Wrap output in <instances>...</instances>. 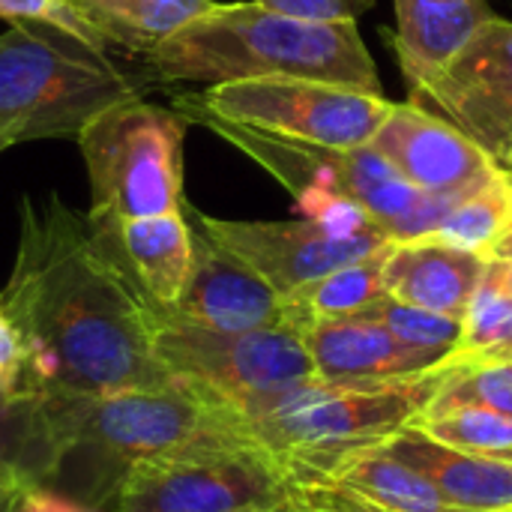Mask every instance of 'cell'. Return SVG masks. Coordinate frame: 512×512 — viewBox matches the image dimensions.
Masks as SVG:
<instances>
[{
    "mask_svg": "<svg viewBox=\"0 0 512 512\" xmlns=\"http://www.w3.org/2000/svg\"><path fill=\"white\" fill-rule=\"evenodd\" d=\"M486 267L489 261L477 252H465L432 237H417L390 246L381 288L399 303L465 318Z\"/></svg>",
    "mask_w": 512,
    "mask_h": 512,
    "instance_id": "cell-16",
    "label": "cell"
},
{
    "mask_svg": "<svg viewBox=\"0 0 512 512\" xmlns=\"http://www.w3.org/2000/svg\"><path fill=\"white\" fill-rule=\"evenodd\" d=\"M510 177H512V174H510Z\"/></svg>",
    "mask_w": 512,
    "mask_h": 512,
    "instance_id": "cell-43",
    "label": "cell"
},
{
    "mask_svg": "<svg viewBox=\"0 0 512 512\" xmlns=\"http://www.w3.org/2000/svg\"><path fill=\"white\" fill-rule=\"evenodd\" d=\"M60 465V447L48 420L45 399L0 423V468L21 471L36 486H48Z\"/></svg>",
    "mask_w": 512,
    "mask_h": 512,
    "instance_id": "cell-26",
    "label": "cell"
},
{
    "mask_svg": "<svg viewBox=\"0 0 512 512\" xmlns=\"http://www.w3.org/2000/svg\"><path fill=\"white\" fill-rule=\"evenodd\" d=\"M369 144L408 183L426 192L474 195L504 171L453 120L435 117L420 102L393 105Z\"/></svg>",
    "mask_w": 512,
    "mask_h": 512,
    "instance_id": "cell-12",
    "label": "cell"
},
{
    "mask_svg": "<svg viewBox=\"0 0 512 512\" xmlns=\"http://www.w3.org/2000/svg\"><path fill=\"white\" fill-rule=\"evenodd\" d=\"M279 512H291V507H282V510H279Z\"/></svg>",
    "mask_w": 512,
    "mask_h": 512,
    "instance_id": "cell-42",
    "label": "cell"
},
{
    "mask_svg": "<svg viewBox=\"0 0 512 512\" xmlns=\"http://www.w3.org/2000/svg\"><path fill=\"white\" fill-rule=\"evenodd\" d=\"M456 354L471 363L512 360V297L489 276H483L468 303Z\"/></svg>",
    "mask_w": 512,
    "mask_h": 512,
    "instance_id": "cell-25",
    "label": "cell"
},
{
    "mask_svg": "<svg viewBox=\"0 0 512 512\" xmlns=\"http://www.w3.org/2000/svg\"><path fill=\"white\" fill-rule=\"evenodd\" d=\"M387 456L426 477L450 504L468 512H512V462L447 447L405 426L378 444Z\"/></svg>",
    "mask_w": 512,
    "mask_h": 512,
    "instance_id": "cell-18",
    "label": "cell"
},
{
    "mask_svg": "<svg viewBox=\"0 0 512 512\" xmlns=\"http://www.w3.org/2000/svg\"><path fill=\"white\" fill-rule=\"evenodd\" d=\"M3 312L27 345L24 390L33 399L159 390L150 303L111 246L57 192L21 201L15 264Z\"/></svg>",
    "mask_w": 512,
    "mask_h": 512,
    "instance_id": "cell-1",
    "label": "cell"
},
{
    "mask_svg": "<svg viewBox=\"0 0 512 512\" xmlns=\"http://www.w3.org/2000/svg\"><path fill=\"white\" fill-rule=\"evenodd\" d=\"M81 512H105V510H93V507H81Z\"/></svg>",
    "mask_w": 512,
    "mask_h": 512,
    "instance_id": "cell-41",
    "label": "cell"
},
{
    "mask_svg": "<svg viewBox=\"0 0 512 512\" xmlns=\"http://www.w3.org/2000/svg\"><path fill=\"white\" fill-rule=\"evenodd\" d=\"M393 105L396 102L375 93L306 78L231 81L201 93H180L174 99L180 114H213L231 123L339 150L369 144L390 117Z\"/></svg>",
    "mask_w": 512,
    "mask_h": 512,
    "instance_id": "cell-8",
    "label": "cell"
},
{
    "mask_svg": "<svg viewBox=\"0 0 512 512\" xmlns=\"http://www.w3.org/2000/svg\"><path fill=\"white\" fill-rule=\"evenodd\" d=\"M24 381H27V345L15 321L0 306V396L24 399L27 396Z\"/></svg>",
    "mask_w": 512,
    "mask_h": 512,
    "instance_id": "cell-33",
    "label": "cell"
},
{
    "mask_svg": "<svg viewBox=\"0 0 512 512\" xmlns=\"http://www.w3.org/2000/svg\"><path fill=\"white\" fill-rule=\"evenodd\" d=\"M321 381H399L444 363L447 351L414 348L369 315L318 321L303 330Z\"/></svg>",
    "mask_w": 512,
    "mask_h": 512,
    "instance_id": "cell-14",
    "label": "cell"
},
{
    "mask_svg": "<svg viewBox=\"0 0 512 512\" xmlns=\"http://www.w3.org/2000/svg\"><path fill=\"white\" fill-rule=\"evenodd\" d=\"M387 243L381 252L339 267L303 288H297L294 294L285 297V315H288V327L294 330H306L318 321H336V318H351L366 312L372 303H378L384 297L381 288V273H384V261L390 255Z\"/></svg>",
    "mask_w": 512,
    "mask_h": 512,
    "instance_id": "cell-21",
    "label": "cell"
},
{
    "mask_svg": "<svg viewBox=\"0 0 512 512\" xmlns=\"http://www.w3.org/2000/svg\"><path fill=\"white\" fill-rule=\"evenodd\" d=\"M489 261H512V231L489 252Z\"/></svg>",
    "mask_w": 512,
    "mask_h": 512,
    "instance_id": "cell-39",
    "label": "cell"
},
{
    "mask_svg": "<svg viewBox=\"0 0 512 512\" xmlns=\"http://www.w3.org/2000/svg\"><path fill=\"white\" fill-rule=\"evenodd\" d=\"M336 483L384 512H468L450 504L426 477L387 456L378 444L321 462L300 483Z\"/></svg>",
    "mask_w": 512,
    "mask_h": 512,
    "instance_id": "cell-19",
    "label": "cell"
},
{
    "mask_svg": "<svg viewBox=\"0 0 512 512\" xmlns=\"http://www.w3.org/2000/svg\"><path fill=\"white\" fill-rule=\"evenodd\" d=\"M486 276H489L492 282H498V285L512 297V261H489Z\"/></svg>",
    "mask_w": 512,
    "mask_h": 512,
    "instance_id": "cell-36",
    "label": "cell"
},
{
    "mask_svg": "<svg viewBox=\"0 0 512 512\" xmlns=\"http://www.w3.org/2000/svg\"><path fill=\"white\" fill-rule=\"evenodd\" d=\"M396 33L390 39L411 93L441 78L471 39L498 18L489 0H393Z\"/></svg>",
    "mask_w": 512,
    "mask_h": 512,
    "instance_id": "cell-17",
    "label": "cell"
},
{
    "mask_svg": "<svg viewBox=\"0 0 512 512\" xmlns=\"http://www.w3.org/2000/svg\"><path fill=\"white\" fill-rule=\"evenodd\" d=\"M27 483H33L30 477H24L21 471H12V468H0V507H3V501H9L21 486H27Z\"/></svg>",
    "mask_w": 512,
    "mask_h": 512,
    "instance_id": "cell-35",
    "label": "cell"
},
{
    "mask_svg": "<svg viewBox=\"0 0 512 512\" xmlns=\"http://www.w3.org/2000/svg\"><path fill=\"white\" fill-rule=\"evenodd\" d=\"M138 63L153 84L306 78L384 93L375 57L354 21H303L258 0L216 3Z\"/></svg>",
    "mask_w": 512,
    "mask_h": 512,
    "instance_id": "cell-2",
    "label": "cell"
},
{
    "mask_svg": "<svg viewBox=\"0 0 512 512\" xmlns=\"http://www.w3.org/2000/svg\"><path fill=\"white\" fill-rule=\"evenodd\" d=\"M429 93L512 96V21L492 18L441 78L414 90V99Z\"/></svg>",
    "mask_w": 512,
    "mask_h": 512,
    "instance_id": "cell-22",
    "label": "cell"
},
{
    "mask_svg": "<svg viewBox=\"0 0 512 512\" xmlns=\"http://www.w3.org/2000/svg\"><path fill=\"white\" fill-rule=\"evenodd\" d=\"M192 234L195 261L186 291L180 303L162 315L225 333L288 327L285 297L279 291H273L246 261L210 240L198 225H192Z\"/></svg>",
    "mask_w": 512,
    "mask_h": 512,
    "instance_id": "cell-13",
    "label": "cell"
},
{
    "mask_svg": "<svg viewBox=\"0 0 512 512\" xmlns=\"http://www.w3.org/2000/svg\"><path fill=\"white\" fill-rule=\"evenodd\" d=\"M87 24L123 54L141 60L165 39L216 9V0H75Z\"/></svg>",
    "mask_w": 512,
    "mask_h": 512,
    "instance_id": "cell-20",
    "label": "cell"
},
{
    "mask_svg": "<svg viewBox=\"0 0 512 512\" xmlns=\"http://www.w3.org/2000/svg\"><path fill=\"white\" fill-rule=\"evenodd\" d=\"M291 512H384L336 483H294Z\"/></svg>",
    "mask_w": 512,
    "mask_h": 512,
    "instance_id": "cell-31",
    "label": "cell"
},
{
    "mask_svg": "<svg viewBox=\"0 0 512 512\" xmlns=\"http://www.w3.org/2000/svg\"><path fill=\"white\" fill-rule=\"evenodd\" d=\"M183 117L189 123L207 126L231 147L246 153L264 171H270L291 195H300L306 189H324L360 201L372 213V219L387 231V237L426 198V189L408 183L372 144L339 150L273 135L213 114L189 111Z\"/></svg>",
    "mask_w": 512,
    "mask_h": 512,
    "instance_id": "cell-10",
    "label": "cell"
},
{
    "mask_svg": "<svg viewBox=\"0 0 512 512\" xmlns=\"http://www.w3.org/2000/svg\"><path fill=\"white\" fill-rule=\"evenodd\" d=\"M189 219L231 255L246 261L273 291L282 297L294 294L297 288L339 270L357 264L387 243L384 228L351 240L327 237L315 222L294 219V222H237V219H213L207 213L189 210Z\"/></svg>",
    "mask_w": 512,
    "mask_h": 512,
    "instance_id": "cell-11",
    "label": "cell"
},
{
    "mask_svg": "<svg viewBox=\"0 0 512 512\" xmlns=\"http://www.w3.org/2000/svg\"><path fill=\"white\" fill-rule=\"evenodd\" d=\"M189 120L144 96L99 111L78 150L90 183L93 222H126L183 210V138Z\"/></svg>",
    "mask_w": 512,
    "mask_h": 512,
    "instance_id": "cell-6",
    "label": "cell"
},
{
    "mask_svg": "<svg viewBox=\"0 0 512 512\" xmlns=\"http://www.w3.org/2000/svg\"><path fill=\"white\" fill-rule=\"evenodd\" d=\"M291 471L249 438L210 441L132 465L111 512H279Z\"/></svg>",
    "mask_w": 512,
    "mask_h": 512,
    "instance_id": "cell-7",
    "label": "cell"
},
{
    "mask_svg": "<svg viewBox=\"0 0 512 512\" xmlns=\"http://www.w3.org/2000/svg\"><path fill=\"white\" fill-rule=\"evenodd\" d=\"M9 147H12V141H9L6 135H0V153H3V150H9Z\"/></svg>",
    "mask_w": 512,
    "mask_h": 512,
    "instance_id": "cell-40",
    "label": "cell"
},
{
    "mask_svg": "<svg viewBox=\"0 0 512 512\" xmlns=\"http://www.w3.org/2000/svg\"><path fill=\"white\" fill-rule=\"evenodd\" d=\"M512 231V177L501 171L492 183H486L480 192L465 198L444 225L429 234L438 243L477 252L489 261V252Z\"/></svg>",
    "mask_w": 512,
    "mask_h": 512,
    "instance_id": "cell-23",
    "label": "cell"
},
{
    "mask_svg": "<svg viewBox=\"0 0 512 512\" xmlns=\"http://www.w3.org/2000/svg\"><path fill=\"white\" fill-rule=\"evenodd\" d=\"M90 225L102 234L111 246L114 258L123 264L141 297L156 312H168L180 303L192 261H195V234L183 210L126 219V222H93Z\"/></svg>",
    "mask_w": 512,
    "mask_h": 512,
    "instance_id": "cell-15",
    "label": "cell"
},
{
    "mask_svg": "<svg viewBox=\"0 0 512 512\" xmlns=\"http://www.w3.org/2000/svg\"><path fill=\"white\" fill-rule=\"evenodd\" d=\"M411 426L447 447L512 462V417L507 414L471 405L456 408L444 417H417Z\"/></svg>",
    "mask_w": 512,
    "mask_h": 512,
    "instance_id": "cell-27",
    "label": "cell"
},
{
    "mask_svg": "<svg viewBox=\"0 0 512 512\" xmlns=\"http://www.w3.org/2000/svg\"><path fill=\"white\" fill-rule=\"evenodd\" d=\"M312 222H315L327 237H333V240H351V237H360V234H369V231L381 228V225L372 219V213H369L360 201H354V198H348V195H330V198L324 201V207L315 213Z\"/></svg>",
    "mask_w": 512,
    "mask_h": 512,
    "instance_id": "cell-32",
    "label": "cell"
},
{
    "mask_svg": "<svg viewBox=\"0 0 512 512\" xmlns=\"http://www.w3.org/2000/svg\"><path fill=\"white\" fill-rule=\"evenodd\" d=\"M363 315H369L372 321L387 327L396 339H402L405 345H414V348L453 354L462 342V318L417 309V306L399 303L387 294L378 303H372Z\"/></svg>",
    "mask_w": 512,
    "mask_h": 512,
    "instance_id": "cell-29",
    "label": "cell"
},
{
    "mask_svg": "<svg viewBox=\"0 0 512 512\" xmlns=\"http://www.w3.org/2000/svg\"><path fill=\"white\" fill-rule=\"evenodd\" d=\"M459 363L453 351L435 369L399 381H300L252 396L234 405V414L243 435L300 483L321 462L411 426Z\"/></svg>",
    "mask_w": 512,
    "mask_h": 512,
    "instance_id": "cell-4",
    "label": "cell"
},
{
    "mask_svg": "<svg viewBox=\"0 0 512 512\" xmlns=\"http://www.w3.org/2000/svg\"><path fill=\"white\" fill-rule=\"evenodd\" d=\"M36 483H27V486H21L9 501H3V507H0V512H33V507H30V489H33Z\"/></svg>",
    "mask_w": 512,
    "mask_h": 512,
    "instance_id": "cell-37",
    "label": "cell"
},
{
    "mask_svg": "<svg viewBox=\"0 0 512 512\" xmlns=\"http://www.w3.org/2000/svg\"><path fill=\"white\" fill-rule=\"evenodd\" d=\"M45 408L60 447L57 474L45 489L72 483L78 489L72 501L105 512L132 465L210 441L246 438L231 405L183 381L159 390L45 399Z\"/></svg>",
    "mask_w": 512,
    "mask_h": 512,
    "instance_id": "cell-3",
    "label": "cell"
},
{
    "mask_svg": "<svg viewBox=\"0 0 512 512\" xmlns=\"http://www.w3.org/2000/svg\"><path fill=\"white\" fill-rule=\"evenodd\" d=\"M153 78L60 27L18 21L0 33V135L15 144L78 138L105 108L144 96Z\"/></svg>",
    "mask_w": 512,
    "mask_h": 512,
    "instance_id": "cell-5",
    "label": "cell"
},
{
    "mask_svg": "<svg viewBox=\"0 0 512 512\" xmlns=\"http://www.w3.org/2000/svg\"><path fill=\"white\" fill-rule=\"evenodd\" d=\"M411 102H429L441 108L465 135H471L507 174H512V96L429 93Z\"/></svg>",
    "mask_w": 512,
    "mask_h": 512,
    "instance_id": "cell-24",
    "label": "cell"
},
{
    "mask_svg": "<svg viewBox=\"0 0 512 512\" xmlns=\"http://www.w3.org/2000/svg\"><path fill=\"white\" fill-rule=\"evenodd\" d=\"M282 15L303 21H357L363 12L375 6V0H258Z\"/></svg>",
    "mask_w": 512,
    "mask_h": 512,
    "instance_id": "cell-34",
    "label": "cell"
},
{
    "mask_svg": "<svg viewBox=\"0 0 512 512\" xmlns=\"http://www.w3.org/2000/svg\"><path fill=\"white\" fill-rule=\"evenodd\" d=\"M471 405L512 417V360L504 363L462 360L459 369L447 378V384L435 393V399L426 405L420 417H444L456 408H471Z\"/></svg>",
    "mask_w": 512,
    "mask_h": 512,
    "instance_id": "cell-28",
    "label": "cell"
},
{
    "mask_svg": "<svg viewBox=\"0 0 512 512\" xmlns=\"http://www.w3.org/2000/svg\"><path fill=\"white\" fill-rule=\"evenodd\" d=\"M0 18L9 24H18V21L51 24V27H60L63 33L93 45V48L108 51L105 42L96 36V30L81 15V9L75 6V0H0Z\"/></svg>",
    "mask_w": 512,
    "mask_h": 512,
    "instance_id": "cell-30",
    "label": "cell"
},
{
    "mask_svg": "<svg viewBox=\"0 0 512 512\" xmlns=\"http://www.w3.org/2000/svg\"><path fill=\"white\" fill-rule=\"evenodd\" d=\"M33 402H36V399H30V396H24V399H9V396H0V423H3V420H12V417H18V414H21V411H27Z\"/></svg>",
    "mask_w": 512,
    "mask_h": 512,
    "instance_id": "cell-38",
    "label": "cell"
},
{
    "mask_svg": "<svg viewBox=\"0 0 512 512\" xmlns=\"http://www.w3.org/2000/svg\"><path fill=\"white\" fill-rule=\"evenodd\" d=\"M150 336L159 366L174 381L192 384L231 408L252 396L318 378L306 339L294 327L225 333L150 309Z\"/></svg>",
    "mask_w": 512,
    "mask_h": 512,
    "instance_id": "cell-9",
    "label": "cell"
}]
</instances>
